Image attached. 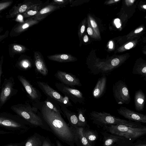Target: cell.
<instances>
[{
	"label": "cell",
	"instance_id": "cell-23",
	"mask_svg": "<svg viewBox=\"0 0 146 146\" xmlns=\"http://www.w3.org/2000/svg\"><path fill=\"white\" fill-rule=\"evenodd\" d=\"M83 133L89 143L92 145V143L97 139V136L95 132L87 129L86 127L84 128Z\"/></svg>",
	"mask_w": 146,
	"mask_h": 146
},
{
	"label": "cell",
	"instance_id": "cell-12",
	"mask_svg": "<svg viewBox=\"0 0 146 146\" xmlns=\"http://www.w3.org/2000/svg\"><path fill=\"white\" fill-rule=\"evenodd\" d=\"M17 78L32 100L36 101L40 99L41 94L34 87L25 77L19 75Z\"/></svg>",
	"mask_w": 146,
	"mask_h": 146
},
{
	"label": "cell",
	"instance_id": "cell-39",
	"mask_svg": "<svg viewBox=\"0 0 146 146\" xmlns=\"http://www.w3.org/2000/svg\"><path fill=\"white\" fill-rule=\"evenodd\" d=\"M91 25L92 27L95 28L97 26V25L96 23L94 21L91 20L90 21Z\"/></svg>",
	"mask_w": 146,
	"mask_h": 146
},
{
	"label": "cell",
	"instance_id": "cell-47",
	"mask_svg": "<svg viewBox=\"0 0 146 146\" xmlns=\"http://www.w3.org/2000/svg\"><path fill=\"white\" fill-rule=\"evenodd\" d=\"M129 1L130 2H131V3H133L135 1L134 0H129Z\"/></svg>",
	"mask_w": 146,
	"mask_h": 146
},
{
	"label": "cell",
	"instance_id": "cell-13",
	"mask_svg": "<svg viewBox=\"0 0 146 146\" xmlns=\"http://www.w3.org/2000/svg\"><path fill=\"white\" fill-rule=\"evenodd\" d=\"M70 127L73 132L75 143L77 146H92L89 143L83 134V127Z\"/></svg>",
	"mask_w": 146,
	"mask_h": 146
},
{
	"label": "cell",
	"instance_id": "cell-44",
	"mask_svg": "<svg viewBox=\"0 0 146 146\" xmlns=\"http://www.w3.org/2000/svg\"><path fill=\"white\" fill-rule=\"evenodd\" d=\"M18 19L20 21H23V17L21 15H18Z\"/></svg>",
	"mask_w": 146,
	"mask_h": 146
},
{
	"label": "cell",
	"instance_id": "cell-20",
	"mask_svg": "<svg viewBox=\"0 0 146 146\" xmlns=\"http://www.w3.org/2000/svg\"><path fill=\"white\" fill-rule=\"evenodd\" d=\"M59 7L52 4L48 5L42 8L37 14L33 17V18L40 21L46 17L50 13L58 9Z\"/></svg>",
	"mask_w": 146,
	"mask_h": 146
},
{
	"label": "cell",
	"instance_id": "cell-41",
	"mask_svg": "<svg viewBox=\"0 0 146 146\" xmlns=\"http://www.w3.org/2000/svg\"><path fill=\"white\" fill-rule=\"evenodd\" d=\"M83 41L85 42H87L88 40V38L87 35H84L83 38Z\"/></svg>",
	"mask_w": 146,
	"mask_h": 146
},
{
	"label": "cell",
	"instance_id": "cell-45",
	"mask_svg": "<svg viewBox=\"0 0 146 146\" xmlns=\"http://www.w3.org/2000/svg\"><path fill=\"white\" fill-rule=\"evenodd\" d=\"M113 47V43L112 41H110L109 44V47L110 48H112Z\"/></svg>",
	"mask_w": 146,
	"mask_h": 146
},
{
	"label": "cell",
	"instance_id": "cell-17",
	"mask_svg": "<svg viewBox=\"0 0 146 146\" xmlns=\"http://www.w3.org/2000/svg\"><path fill=\"white\" fill-rule=\"evenodd\" d=\"M145 95L141 89L136 91L134 97V102L135 108L138 111L143 110L145 102Z\"/></svg>",
	"mask_w": 146,
	"mask_h": 146
},
{
	"label": "cell",
	"instance_id": "cell-33",
	"mask_svg": "<svg viewBox=\"0 0 146 146\" xmlns=\"http://www.w3.org/2000/svg\"><path fill=\"white\" fill-rule=\"evenodd\" d=\"M10 2H6L0 3V10H2L7 7H8L10 4Z\"/></svg>",
	"mask_w": 146,
	"mask_h": 146
},
{
	"label": "cell",
	"instance_id": "cell-11",
	"mask_svg": "<svg viewBox=\"0 0 146 146\" xmlns=\"http://www.w3.org/2000/svg\"><path fill=\"white\" fill-rule=\"evenodd\" d=\"M118 113L125 118L138 123H146V115L123 107L117 109Z\"/></svg>",
	"mask_w": 146,
	"mask_h": 146
},
{
	"label": "cell",
	"instance_id": "cell-48",
	"mask_svg": "<svg viewBox=\"0 0 146 146\" xmlns=\"http://www.w3.org/2000/svg\"><path fill=\"white\" fill-rule=\"evenodd\" d=\"M143 7L145 9H146V5H145L143 6Z\"/></svg>",
	"mask_w": 146,
	"mask_h": 146
},
{
	"label": "cell",
	"instance_id": "cell-46",
	"mask_svg": "<svg viewBox=\"0 0 146 146\" xmlns=\"http://www.w3.org/2000/svg\"><path fill=\"white\" fill-rule=\"evenodd\" d=\"M135 146H146V144H139L136 145Z\"/></svg>",
	"mask_w": 146,
	"mask_h": 146
},
{
	"label": "cell",
	"instance_id": "cell-19",
	"mask_svg": "<svg viewBox=\"0 0 146 146\" xmlns=\"http://www.w3.org/2000/svg\"><path fill=\"white\" fill-rule=\"evenodd\" d=\"M44 137L35 133L24 141L23 146H41Z\"/></svg>",
	"mask_w": 146,
	"mask_h": 146
},
{
	"label": "cell",
	"instance_id": "cell-26",
	"mask_svg": "<svg viewBox=\"0 0 146 146\" xmlns=\"http://www.w3.org/2000/svg\"><path fill=\"white\" fill-rule=\"evenodd\" d=\"M123 138L120 136L111 135L105 139L104 145V146H111L114 143Z\"/></svg>",
	"mask_w": 146,
	"mask_h": 146
},
{
	"label": "cell",
	"instance_id": "cell-34",
	"mask_svg": "<svg viewBox=\"0 0 146 146\" xmlns=\"http://www.w3.org/2000/svg\"><path fill=\"white\" fill-rule=\"evenodd\" d=\"M13 48L15 50L19 52L22 51L25 49V48H23L21 46L18 45H14Z\"/></svg>",
	"mask_w": 146,
	"mask_h": 146
},
{
	"label": "cell",
	"instance_id": "cell-32",
	"mask_svg": "<svg viewBox=\"0 0 146 146\" xmlns=\"http://www.w3.org/2000/svg\"><path fill=\"white\" fill-rule=\"evenodd\" d=\"M24 141L19 143H13L8 144L3 146H23Z\"/></svg>",
	"mask_w": 146,
	"mask_h": 146
},
{
	"label": "cell",
	"instance_id": "cell-3",
	"mask_svg": "<svg viewBox=\"0 0 146 146\" xmlns=\"http://www.w3.org/2000/svg\"><path fill=\"white\" fill-rule=\"evenodd\" d=\"M11 109L17 115L24 119L34 127H39L51 132L42 117L37 115L35 111L27 103L18 104L11 106Z\"/></svg>",
	"mask_w": 146,
	"mask_h": 146
},
{
	"label": "cell",
	"instance_id": "cell-18",
	"mask_svg": "<svg viewBox=\"0 0 146 146\" xmlns=\"http://www.w3.org/2000/svg\"><path fill=\"white\" fill-rule=\"evenodd\" d=\"M50 60L59 62H74L77 60L74 56L69 54H57L48 56Z\"/></svg>",
	"mask_w": 146,
	"mask_h": 146
},
{
	"label": "cell",
	"instance_id": "cell-40",
	"mask_svg": "<svg viewBox=\"0 0 146 146\" xmlns=\"http://www.w3.org/2000/svg\"><path fill=\"white\" fill-rule=\"evenodd\" d=\"M87 31L88 34L89 35H92L93 34V31L92 29L90 27L88 28L87 29Z\"/></svg>",
	"mask_w": 146,
	"mask_h": 146
},
{
	"label": "cell",
	"instance_id": "cell-28",
	"mask_svg": "<svg viewBox=\"0 0 146 146\" xmlns=\"http://www.w3.org/2000/svg\"><path fill=\"white\" fill-rule=\"evenodd\" d=\"M39 3H33L31 2L27 3L20 7L18 9V11L20 13L25 12L27 10L31 8L36 4Z\"/></svg>",
	"mask_w": 146,
	"mask_h": 146
},
{
	"label": "cell",
	"instance_id": "cell-9",
	"mask_svg": "<svg viewBox=\"0 0 146 146\" xmlns=\"http://www.w3.org/2000/svg\"><path fill=\"white\" fill-rule=\"evenodd\" d=\"M55 85L59 91L75 104H84L85 98L79 90L71 88L62 83H56Z\"/></svg>",
	"mask_w": 146,
	"mask_h": 146
},
{
	"label": "cell",
	"instance_id": "cell-14",
	"mask_svg": "<svg viewBox=\"0 0 146 146\" xmlns=\"http://www.w3.org/2000/svg\"><path fill=\"white\" fill-rule=\"evenodd\" d=\"M107 78L106 75H103L98 79L92 92L93 97L96 99L101 97L105 93Z\"/></svg>",
	"mask_w": 146,
	"mask_h": 146
},
{
	"label": "cell",
	"instance_id": "cell-25",
	"mask_svg": "<svg viewBox=\"0 0 146 146\" xmlns=\"http://www.w3.org/2000/svg\"><path fill=\"white\" fill-rule=\"evenodd\" d=\"M44 102V104L51 110L60 114L61 113L64 115L61 109L56 104V103L53 102L51 101L48 99H46Z\"/></svg>",
	"mask_w": 146,
	"mask_h": 146
},
{
	"label": "cell",
	"instance_id": "cell-30",
	"mask_svg": "<svg viewBox=\"0 0 146 146\" xmlns=\"http://www.w3.org/2000/svg\"><path fill=\"white\" fill-rule=\"evenodd\" d=\"M41 146H55L50 139L48 137L44 138L42 144Z\"/></svg>",
	"mask_w": 146,
	"mask_h": 146
},
{
	"label": "cell",
	"instance_id": "cell-31",
	"mask_svg": "<svg viewBox=\"0 0 146 146\" xmlns=\"http://www.w3.org/2000/svg\"><path fill=\"white\" fill-rule=\"evenodd\" d=\"M67 1L64 0H54L53 1V2L52 3V4L62 5L66 3Z\"/></svg>",
	"mask_w": 146,
	"mask_h": 146
},
{
	"label": "cell",
	"instance_id": "cell-8",
	"mask_svg": "<svg viewBox=\"0 0 146 146\" xmlns=\"http://www.w3.org/2000/svg\"><path fill=\"white\" fill-rule=\"evenodd\" d=\"M14 78L10 77L5 78L1 87L0 93V109L12 96L16 95L18 90L15 88Z\"/></svg>",
	"mask_w": 146,
	"mask_h": 146
},
{
	"label": "cell",
	"instance_id": "cell-6",
	"mask_svg": "<svg viewBox=\"0 0 146 146\" xmlns=\"http://www.w3.org/2000/svg\"><path fill=\"white\" fill-rule=\"evenodd\" d=\"M113 92L114 97L119 104H127L131 102L129 92L124 82L119 80L113 84Z\"/></svg>",
	"mask_w": 146,
	"mask_h": 146
},
{
	"label": "cell",
	"instance_id": "cell-15",
	"mask_svg": "<svg viewBox=\"0 0 146 146\" xmlns=\"http://www.w3.org/2000/svg\"><path fill=\"white\" fill-rule=\"evenodd\" d=\"M34 55L36 70L43 76L47 75L48 69L42 56L38 52H35Z\"/></svg>",
	"mask_w": 146,
	"mask_h": 146
},
{
	"label": "cell",
	"instance_id": "cell-24",
	"mask_svg": "<svg viewBox=\"0 0 146 146\" xmlns=\"http://www.w3.org/2000/svg\"><path fill=\"white\" fill-rule=\"evenodd\" d=\"M42 3H39L36 4L31 8L26 11L24 13L25 17H28L35 16L42 9Z\"/></svg>",
	"mask_w": 146,
	"mask_h": 146
},
{
	"label": "cell",
	"instance_id": "cell-35",
	"mask_svg": "<svg viewBox=\"0 0 146 146\" xmlns=\"http://www.w3.org/2000/svg\"><path fill=\"white\" fill-rule=\"evenodd\" d=\"M85 27L84 25H82L80 27L79 32V35L80 36L84 33L85 30Z\"/></svg>",
	"mask_w": 146,
	"mask_h": 146
},
{
	"label": "cell",
	"instance_id": "cell-43",
	"mask_svg": "<svg viewBox=\"0 0 146 146\" xmlns=\"http://www.w3.org/2000/svg\"><path fill=\"white\" fill-rule=\"evenodd\" d=\"M56 146H64L62 145L60 142L58 140H56Z\"/></svg>",
	"mask_w": 146,
	"mask_h": 146
},
{
	"label": "cell",
	"instance_id": "cell-29",
	"mask_svg": "<svg viewBox=\"0 0 146 146\" xmlns=\"http://www.w3.org/2000/svg\"><path fill=\"white\" fill-rule=\"evenodd\" d=\"M21 69L23 70H28L31 67V65L29 61L24 60L21 62L20 65Z\"/></svg>",
	"mask_w": 146,
	"mask_h": 146
},
{
	"label": "cell",
	"instance_id": "cell-1",
	"mask_svg": "<svg viewBox=\"0 0 146 146\" xmlns=\"http://www.w3.org/2000/svg\"><path fill=\"white\" fill-rule=\"evenodd\" d=\"M41 117L52 132L59 139L69 146H75L73 132L62 118L44 104L41 110Z\"/></svg>",
	"mask_w": 146,
	"mask_h": 146
},
{
	"label": "cell",
	"instance_id": "cell-37",
	"mask_svg": "<svg viewBox=\"0 0 146 146\" xmlns=\"http://www.w3.org/2000/svg\"><path fill=\"white\" fill-rule=\"evenodd\" d=\"M133 46V43L131 42H130L125 45V49L128 50L131 48Z\"/></svg>",
	"mask_w": 146,
	"mask_h": 146
},
{
	"label": "cell",
	"instance_id": "cell-42",
	"mask_svg": "<svg viewBox=\"0 0 146 146\" xmlns=\"http://www.w3.org/2000/svg\"><path fill=\"white\" fill-rule=\"evenodd\" d=\"M143 30V28L142 27L136 30L134 32L135 33H140L141 31H142Z\"/></svg>",
	"mask_w": 146,
	"mask_h": 146
},
{
	"label": "cell",
	"instance_id": "cell-38",
	"mask_svg": "<svg viewBox=\"0 0 146 146\" xmlns=\"http://www.w3.org/2000/svg\"><path fill=\"white\" fill-rule=\"evenodd\" d=\"M3 73L2 68V62H0V88L1 82V76Z\"/></svg>",
	"mask_w": 146,
	"mask_h": 146
},
{
	"label": "cell",
	"instance_id": "cell-4",
	"mask_svg": "<svg viewBox=\"0 0 146 146\" xmlns=\"http://www.w3.org/2000/svg\"><path fill=\"white\" fill-rule=\"evenodd\" d=\"M90 116L94 123L100 126L123 125L134 127L143 126L139 123L122 119L104 111H92L90 113Z\"/></svg>",
	"mask_w": 146,
	"mask_h": 146
},
{
	"label": "cell",
	"instance_id": "cell-16",
	"mask_svg": "<svg viewBox=\"0 0 146 146\" xmlns=\"http://www.w3.org/2000/svg\"><path fill=\"white\" fill-rule=\"evenodd\" d=\"M61 109L62 112L64 116L68 119L70 127H78V120L77 114L68 110L66 107L60 104Z\"/></svg>",
	"mask_w": 146,
	"mask_h": 146
},
{
	"label": "cell",
	"instance_id": "cell-36",
	"mask_svg": "<svg viewBox=\"0 0 146 146\" xmlns=\"http://www.w3.org/2000/svg\"><path fill=\"white\" fill-rule=\"evenodd\" d=\"M114 23L117 28H119L121 26L120 20L119 19H116L114 21Z\"/></svg>",
	"mask_w": 146,
	"mask_h": 146
},
{
	"label": "cell",
	"instance_id": "cell-21",
	"mask_svg": "<svg viewBox=\"0 0 146 146\" xmlns=\"http://www.w3.org/2000/svg\"><path fill=\"white\" fill-rule=\"evenodd\" d=\"M77 110L78 120V127L85 128L87 125L85 114L86 110L83 108H79L77 109Z\"/></svg>",
	"mask_w": 146,
	"mask_h": 146
},
{
	"label": "cell",
	"instance_id": "cell-2",
	"mask_svg": "<svg viewBox=\"0 0 146 146\" xmlns=\"http://www.w3.org/2000/svg\"><path fill=\"white\" fill-rule=\"evenodd\" d=\"M32 128L34 127L17 114L0 112V134L20 135Z\"/></svg>",
	"mask_w": 146,
	"mask_h": 146
},
{
	"label": "cell",
	"instance_id": "cell-22",
	"mask_svg": "<svg viewBox=\"0 0 146 146\" xmlns=\"http://www.w3.org/2000/svg\"><path fill=\"white\" fill-rule=\"evenodd\" d=\"M132 73L134 74L140 75L146 81V66L144 64L135 65L133 69Z\"/></svg>",
	"mask_w": 146,
	"mask_h": 146
},
{
	"label": "cell",
	"instance_id": "cell-7",
	"mask_svg": "<svg viewBox=\"0 0 146 146\" xmlns=\"http://www.w3.org/2000/svg\"><path fill=\"white\" fill-rule=\"evenodd\" d=\"M37 84L40 88L48 97L54 100L59 105H62L66 107L72 106L68 97L65 96H63L47 83L43 82L38 81Z\"/></svg>",
	"mask_w": 146,
	"mask_h": 146
},
{
	"label": "cell",
	"instance_id": "cell-10",
	"mask_svg": "<svg viewBox=\"0 0 146 146\" xmlns=\"http://www.w3.org/2000/svg\"><path fill=\"white\" fill-rule=\"evenodd\" d=\"M54 76L62 83L71 87L82 86L79 79L71 73L58 70Z\"/></svg>",
	"mask_w": 146,
	"mask_h": 146
},
{
	"label": "cell",
	"instance_id": "cell-27",
	"mask_svg": "<svg viewBox=\"0 0 146 146\" xmlns=\"http://www.w3.org/2000/svg\"><path fill=\"white\" fill-rule=\"evenodd\" d=\"M39 21L34 19H31L27 21L22 25L19 28L20 31H22L29 28L30 27L38 23Z\"/></svg>",
	"mask_w": 146,
	"mask_h": 146
},
{
	"label": "cell",
	"instance_id": "cell-5",
	"mask_svg": "<svg viewBox=\"0 0 146 146\" xmlns=\"http://www.w3.org/2000/svg\"><path fill=\"white\" fill-rule=\"evenodd\" d=\"M105 127L111 134L127 139L137 138L146 133V128L143 126L134 127L123 125H112Z\"/></svg>",
	"mask_w": 146,
	"mask_h": 146
}]
</instances>
